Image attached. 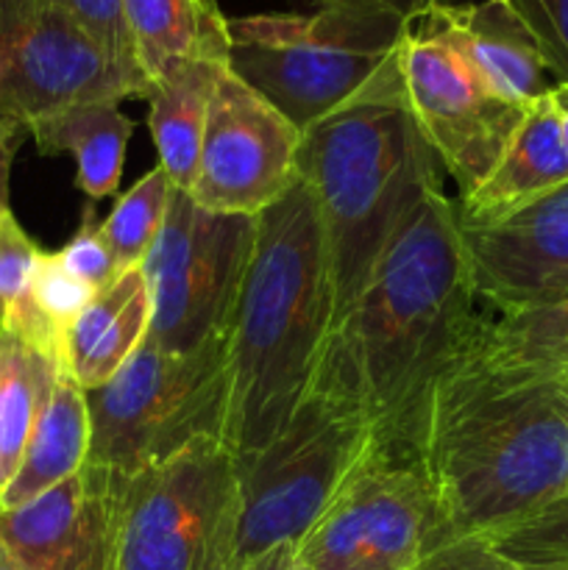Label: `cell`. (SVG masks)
<instances>
[{
	"mask_svg": "<svg viewBox=\"0 0 568 570\" xmlns=\"http://www.w3.org/2000/svg\"><path fill=\"white\" fill-rule=\"evenodd\" d=\"M128 473L84 465L39 499L0 510V546L28 570H115Z\"/></svg>",
	"mask_w": 568,
	"mask_h": 570,
	"instance_id": "cell-14",
	"label": "cell"
},
{
	"mask_svg": "<svg viewBox=\"0 0 568 570\" xmlns=\"http://www.w3.org/2000/svg\"><path fill=\"white\" fill-rule=\"evenodd\" d=\"M234 476L217 438H198L148 471L128 473L115 570H200Z\"/></svg>",
	"mask_w": 568,
	"mask_h": 570,
	"instance_id": "cell-13",
	"label": "cell"
},
{
	"mask_svg": "<svg viewBox=\"0 0 568 570\" xmlns=\"http://www.w3.org/2000/svg\"><path fill=\"white\" fill-rule=\"evenodd\" d=\"M148 95L139 72L117 65L67 14L33 0H0V109L26 126L72 106Z\"/></svg>",
	"mask_w": 568,
	"mask_h": 570,
	"instance_id": "cell-11",
	"label": "cell"
},
{
	"mask_svg": "<svg viewBox=\"0 0 568 570\" xmlns=\"http://www.w3.org/2000/svg\"><path fill=\"white\" fill-rule=\"evenodd\" d=\"M298 173L321 220L334 326L362 293L404 217L440 181L438 159L404 104L401 70L306 128Z\"/></svg>",
	"mask_w": 568,
	"mask_h": 570,
	"instance_id": "cell-4",
	"label": "cell"
},
{
	"mask_svg": "<svg viewBox=\"0 0 568 570\" xmlns=\"http://www.w3.org/2000/svg\"><path fill=\"white\" fill-rule=\"evenodd\" d=\"M407 26L360 6L228 17V70L301 134L399 72Z\"/></svg>",
	"mask_w": 568,
	"mask_h": 570,
	"instance_id": "cell-5",
	"label": "cell"
},
{
	"mask_svg": "<svg viewBox=\"0 0 568 570\" xmlns=\"http://www.w3.org/2000/svg\"><path fill=\"white\" fill-rule=\"evenodd\" d=\"M56 254H59V259L65 262V267L72 276L87 282L92 289L106 287L120 273L117 271L115 256H111L109 243H106L104 232H100V223L95 220L92 209L84 212L81 226L67 239L65 248L56 250Z\"/></svg>",
	"mask_w": 568,
	"mask_h": 570,
	"instance_id": "cell-30",
	"label": "cell"
},
{
	"mask_svg": "<svg viewBox=\"0 0 568 570\" xmlns=\"http://www.w3.org/2000/svg\"><path fill=\"white\" fill-rule=\"evenodd\" d=\"M490 543L521 570H568V499L496 534Z\"/></svg>",
	"mask_w": 568,
	"mask_h": 570,
	"instance_id": "cell-26",
	"label": "cell"
},
{
	"mask_svg": "<svg viewBox=\"0 0 568 570\" xmlns=\"http://www.w3.org/2000/svg\"><path fill=\"white\" fill-rule=\"evenodd\" d=\"M170 195V178L156 165L128 193H123L109 217L100 220V232L109 243L117 271L143 265L165 226Z\"/></svg>",
	"mask_w": 568,
	"mask_h": 570,
	"instance_id": "cell-25",
	"label": "cell"
},
{
	"mask_svg": "<svg viewBox=\"0 0 568 570\" xmlns=\"http://www.w3.org/2000/svg\"><path fill=\"white\" fill-rule=\"evenodd\" d=\"M56 365L61 360H48L14 328L0 326V493L20 468Z\"/></svg>",
	"mask_w": 568,
	"mask_h": 570,
	"instance_id": "cell-24",
	"label": "cell"
},
{
	"mask_svg": "<svg viewBox=\"0 0 568 570\" xmlns=\"http://www.w3.org/2000/svg\"><path fill=\"white\" fill-rule=\"evenodd\" d=\"M549 100L555 106L557 122H560V134H562V145H566L568 154V83H555L549 89Z\"/></svg>",
	"mask_w": 568,
	"mask_h": 570,
	"instance_id": "cell-35",
	"label": "cell"
},
{
	"mask_svg": "<svg viewBox=\"0 0 568 570\" xmlns=\"http://www.w3.org/2000/svg\"><path fill=\"white\" fill-rule=\"evenodd\" d=\"M449 376L568 390V295L479 317Z\"/></svg>",
	"mask_w": 568,
	"mask_h": 570,
	"instance_id": "cell-16",
	"label": "cell"
},
{
	"mask_svg": "<svg viewBox=\"0 0 568 570\" xmlns=\"http://www.w3.org/2000/svg\"><path fill=\"white\" fill-rule=\"evenodd\" d=\"M445 543L421 454L368 434L354 465L295 543L304 570H407Z\"/></svg>",
	"mask_w": 568,
	"mask_h": 570,
	"instance_id": "cell-8",
	"label": "cell"
},
{
	"mask_svg": "<svg viewBox=\"0 0 568 570\" xmlns=\"http://www.w3.org/2000/svg\"><path fill=\"white\" fill-rule=\"evenodd\" d=\"M477 304L457 206L438 181L329 328L306 393L337 406L376 443L421 454L434 393L482 317Z\"/></svg>",
	"mask_w": 568,
	"mask_h": 570,
	"instance_id": "cell-1",
	"label": "cell"
},
{
	"mask_svg": "<svg viewBox=\"0 0 568 570\" xmlns=\"http://www.w3.org/2000/svg\"><path fill=\"white\" fill-rule=\"evenodd\" d=\"M332 326V284L304 178L256 217L226 345L221 443L234 460L278 438L304 401Z\"/></svg>",
	"mask_w": 568,
	"mask_h": 570,
	"instance_id": "cell-2",
	"label": "cell"
},
{
	"mask_svg": "<svg viewBox=\"0 0 568 570\" xmlns=\"http://www.w3.org/2000/svg\"><path fill=\"white\" fill-rule=\"evenodd\" d=\"M256 217L200 209L173 189L159 239L145 256L154 317L148 337L170 354L228 334L254 250Z\"/></svg>",
	"mask_w": 568,
	"mask_h": 570,
	"instance_id": "cell-9",
	"label": "cell"
},
{
	"mask_svg": "<svg viewBox=\"0 0 568 570\" xmlns=\"http://www.w3.org/2000/svg\"><path fill=\"white\" fill-rule=\"evenodd\" d=\"M568 184V154L549 95L529 106L527 117L484 181L454 200L462 226H488L516 215L551 189Z\"/></svg>",
	"mask_w": 568,
	"mask_h": 570,
	"instance_id": "cell-18",
	"label": "cell"
},
{
	"mask_svg": "<svg viewBox=\"0 0 568 570\" xmlns=\"http://www.w3.org/2000/svg\"><path fill=\"white\" fill-rule=\"evenodd\" d=\"M460 237L473 295L493 312L568 295V184L499 223H460Z\"/></svg>",
	"mask_w": 568,
	"mask_h": 570,
	"instance_id": "cell-15",
	"label": "cell"
},
{
	"mask_svg": "<svg viewBox=\"0 0 568 570\" xmlns=\"http://www.w3.org/2000/svg\"><path fill=\"white\" fill-rule=\"evenodd\" d=\"M312 6L321 3H340V6H360V9H373L382 11V14L399 17L407 26L423 20L429 11H434L443 3H454V0H310Z\"/></svg>",
	"mask_w": 568,
	"mask_h": 570,
	"instance_id": "cell-33",
	"label": "cell"
},
{
	"mask_svg": "<svg viewBox=\"0 0 568 570\" xmlns=\"http://www.w3.org/2000/svg\"><path fill=\"white\" fill-rule=\"evenodd\" d=\"M301 131L232 70L217 81L189 198L217 215L259 217L298 184Z\"/></svg>",
	"mask_w": 568,
	"mask_h": 570,
	"instance_id": "cell-12",
	"label": "cell"
},
{
	"mask_svg": "<svg viewBox=\"0 0 568 570\" xmlns=\"http://www.w3.org/2000/svg\"><path fill=\"white\" fill-rule=\"evenodd\" d=\"M228 59H189L167 70L148 95V128L173 189L189 193L217 81Z\"/></svg>",
	"mask_w": 568,
	"mask_h": 570,
	"instance_id": "cell-22",
	"label": "cell"
},
{
	"mask_svg": "<svg viewBox=\"0 0 568 570\" xmlns=\"http://www.w3.org/2000/svg\"><path fill=\"white\" fill-rule=\"evenodd\" d=\"M39 6L61 11L72 22L84 28L111 59L126 70L139 72L137 59H134L131 37H128L126 14H123V0H33ZM145 78V76H143Z\"/></svg>",
	"mask_w": 568,
	"mask_h": 570,
	"instance_id": "cell-27",
	"label": "cell"
},
{
	"mask_svg": "<svg viewBox=\"0 0 568 570\" xmlns=\"http://www.w3.org/2000/svg\"><path fill=\"white\" fill-rule=\"evenodd\" d=\"M131 134L134 120L123 115L120 104L72 106L28 126L39 154H70L76 159V187L89 200L117 193Z\"/></svg>",
	"mask_w": 568,
	"mask_h": 570,
	"instance_id": "cell-23",
	"label": "cell"
},
{
	"mask_svg": "<svg viewBox=\"0 0 568 570\" xmlns=\"http://www.w3.org/2000/svg\"><path fill=\"white\" fill-rule=\"evenodd\" d=\"M407 570H521L488 538H462L429 551Z\"/></svg>",
	"mask_w": 568,
	"mask_h": 570,
	"instance_id": "cell-31",
	"label": "cell"
},
{
	"mask_svg": "<svg viewBox=\"0 0 568 570\" xmlns=\"http://www.w3.org/2000/svg\"><path fill=\"white\" fill-rule=\"evenodd\" d=\"M368 432L306 393L271 445L234 460L200 570H248L276 546L298 543L354 465Z\"/></svg>",
	"mask_w": 568,
	"mask_h": 570,
	"instance_id": "cell-6",
	"label": "cell"
},
{
	"mask_svg": "<svg viewBox=\"0 0 568 570\" xmlns=\"http://www.w3.org/2000/svg\"><path fill=\"white\" fill-rule=\"evenodd\" d=\"M248 570H304L301 568L298 557H295V543L276 546L273 551H267L265 557L254 562Z\"/></svg>",
	"mask_w": 568,
	"mask_h": 570,
	"instance_id": "cell-34",
	"label": "cell"
},
{
	"mask_svg": "<svg viewBox=\"0 0 568 570\" xmlns=\"http://www.w3.org/2000/svg\"><path fill=\"white\" fill-rule=\"evenodd\" d=\"M89 440H92V423H89L87 390L61 362L53 371V382L22 451L20 468L0 493V510H17L76 476L87 465Z\"/></svg>",
	"mask_w": 568,
	"mask_h": 570,
	"instance_id": "cell-20",
	"label": "cell"
},
{
	"mask_svg": "<svg viewBox=\"0 0 568 570\" xmlns=\"http://www.w3.org/2000/svg\"><path fill=\"white\" fill-rule=\"evenodd\" d=\"M418 451L445 543L493 540L568 499V390L449 376Z\"/></svg>",
	"mask_w": 568,
	"mask_h": 570,
	"instance_id": "cell-3",
	"label": "cell"
},
{
	"mask_svg": "<svg viewBox=\"0 0 568 570\" xmlns=\"http://www.w3.org/2000/svg\"><path fill=\"white\" fill-rule=\"evenodd\" d=\"M423 20L438 28L505 98L529 106L555 87L532 33L507 0H454L429 11Z\"/></svg>",
	"mask_w": 568,
	"mask_h": 570,
	"instance_id": "cell-17",
	"label": "cell"
},
{
	"mask_svg": "<svg viewBox=\"0 0 568 570\" xmlns=\"http://www.w3.org/2000/svg\"><path fill=\"white\" fill-rule=\"evenodd\" d=\"M399 70L412 122L445 176L454 178L457 200L466 198L493 170L532 104L496 92L427 20L407 31Z\"/></svg>",
	"mask_w": 568,
	"mask_h": 570,
	"instance_id": "cell-10",
	"label": "cell"
},
{
	"mask_svg": "<svg viewBox=\"0 0 568 570\" xmlns=\"http://www.w3.org/2000/svg\"><path fill=\"white\" fill-rule=\"evenodd\" d=\"M228 334L184 354L150 337L98 390H89L87 465L139 473L161 465L198 438L221 440Z\"/></svg>",
	"mask_w": 568,
	"mask_h": 570,
	"instance_id": "cell-7",
	"label": "cell"
},
{
	"mask_svg": "<svg viewBox=\"0 0 568 570\" xmlns=\"http://www.w3.org/2000/svg\"><path fill=\"white\" fill-rule=\"evenodd\" d=\"M28 137V126L20 117L9 115L0 109V212L11 209L9 206V176H11V161H14L17 148L22 139Z\"/></svg>",
	"mask_w": 568,
	"mask_h": 570,
	"instance_id": "cell-32",
	"label": "cell"
},
{
	"mask_svg": "<svg viewBox=\"0 0 568 570\" xmlns=\"http://www.w3.org/2000/svg\"><path fill=\"white\" fill-rule=\"evenodd\" d=\"M0 570H28V568L22 566V562L17 560L6 546H0Z\"/></svg>",
	"mask_w": 568,
	"mask_h": 570,
	"instance_id": "cell-36",
	"label": "cell"
},
{
	"mask_svg": "<svg viewBox=\"0 0 568 570\" xmlns=\"http://www.w3.org/2000/svg\"><path fill=\"white\" fill-rule=\"evenodd\" d=\"M134 59L154 83L189 59H228V17L215 0H123Z\"/></svg>",
	"mask_w": 568,
	"mask_h": 570,
	"instance_id": "cell-21",
	"label": "cell"
},
{
	"mask_svg": "<svg viewBox=\"0 0 568 570\" xmlns=\"http://www.w3.org/2000/svg\"><path fill=\"white\" fill-rule=\"evenodd\" d=\"M37 256V243L17 223L14 212H0V323H6L20 295L26 293Z\"/></svg>",
	"mask_w": 568,
	"mask_h": 570,
	"instance_id": "cell-29",
	"label": "cell"
},
{
	"mask_svg": "<svg viewBox=\"0 0 568 570\" xmlns=\"http://www.w3.org/2000/svg\"><path fill=\"white\" fill-rule=\"evenodd\" d=\"M532 33L555 83H568V0H507Z\"/></svg>",
	"mask_w": 568,
	"mask_h": 570,
	"instance_id": "cell-28",
	"label": "cell"
},
{
	"mask_svg": "<svg viewBox=\"0 0 568 570\" xmlns=\"http://www.w3.org/2000/svg\"><path fill=\"white\" fill-rule=\"evenodd\" d=\"M154 317V298L143 265L120 271L67 332V367L84 390H98L126 365L145 343Z\"/></svg>",
	"mask_w": 568,
	"mask_h": 570,
	"instance_id": "cell-19",
	"label": "cell"
}]
</instances>
